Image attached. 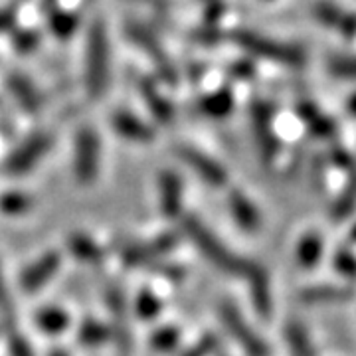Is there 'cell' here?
<instances>
[{
    "mask_svg": "<svg viewBox=\"0 0 356 356\" xmlns=\"http://www.w3.org/2000/svg\"><path fill=\"white\" fill-rule=\"evenodd\" d=\"M115 133L123 139L133 140V143H151L154 139V131L151 125H147L143 119L127 111H119L111 119Z\"/></svg>",
    "mask_w": 356,
    "mask_h": 356,
    "instance_id": "4fadbf2b",
    "label": "cell"
},
{
    "mask_svg": "<svg viewBox=\"0 0 356 356\" xmlns=\"http://www.w3.org/2000/svg\"><path fill=\"white\" fill-rule=\"evenodd\" d=\"M0 317H2V323H4L6 334H13V332L18 331L13 299H10V293H8V287H6V281H4L2 271H0Z\"/></svg>",
    "mask_w": 356,
    "mask_h": 356,
    "instance_id": "f1b7e54d",
    "label": "cell"
},
{
    "mask_svg": "<svg viewBox=\"0 0 356 356\" xmlns=\"http://www.w3.org/2000/svg\"><path fill=\"white\" fill-rule=\"evenodd\" d=\"M220 318L224 323V327L228 332L238 341V344L243 348V353L248 356H269L267 344L255 334V331L245 323L242 313L238 311V307L234 303H222L220 305Z\"/></svg>",
    "mask_w": 356,
    "mask_h": 356,
    "instance_id": "52a82bcc",
    "label": "cell"
},
{
    "mask_svg": "<svg viewBox=\"0 0 356 356\" xmlns=\"http://www.w3.org/2000/svg\"><path fill=\"white\" fill-rule=\"evenodd\" d=\"M54 2H56V0H44V4H46L48 8H50V6H51V4H54Z\"/></svg>",
    "mask_w": 356,
    "mask_h": 356,
    "instance_id": "60d3db41",
    "label": "cell"
},
{
    "mask_svg": "<svg viewBox=\"0 0 356 356\" xmlns=\"http://www.w3.org/2000/svg\"><path fill=\"white\" fill-rule=\"evenodd\" d=\"M350 297H353L350 289L337 285H317L299 293V299L305 303H339V301H348Z\"/></svg>",
    "mask_w": 356,
    "mask_h": 356,
    "instance_id": "d6986e66",
    "label": "cell"
},
{
    "mask_svg": "<svg viewBox=\"0 0 356 356\" xmlns=\"http://www.w3.org/2000/svg\"><path fill=\"white\" fill-rule=\"evenodd\" d=\"M161 311H163V303H161V299L153 291L143 289L137 295V299H135V313H137V317L143 318V321H151Z\"/></svg>",
    "mask_w": 356,
    "mask_h": 356,
    "instance_id": "83f0119b",
    "label": "cell"
},
{
    "mask_svg": "<svg viewBox=\"0 0 356 356\" xmlns=\"http://www.w3.org/2000/svg\"><path fill=\"white\" fill-rule=\"evenodd\" d=\"M36 42H38V40H36V36H34L32 32H22V34H18L16 46H18V50L28 51L36 46Z\"/></svg>",
    "mask_w": 356,
    "mask_h": 356,
    "instance_id": "8d00e7d4",
    "label": "cell"
},
{
    "mask_svg": "<svg viewBox=\"0 0 356 356\" xmlns=\"http://www.w3.org/2000/svg\"><path fill=\"white\" fill-rule=\"evenodd\" d=\"M334 267H337L343 275L350 277V280H355L356 277V257L350 254V252H346V250L337 254V257H334Z\"/></svg>",
    "mask_w": 356,
    "mask_h": 356,
    "instance_id": "d590c367",
    "label": "cell"
},
{
    "mask_svg": "<svg viewBox=\"0 0 356 356\" xmlns=\"http://www.w3.org/2000/svg\"><path fill=\"white\" fill-rule=\"evenodd\" d=\"M285 339H287V346H289L293 356H315L311 339H309L305 327L301 323L289 321L285 327Z\"/></svg>",
    "mask_w": 356,
    "mask_h": 356,
    "instance_id": "cb8c5ba5",
    "label": "cell"
},
{
    "mask_svg": "<svg viewBox=\"0 0 356 356\" xmlns=\"http://www.w3.org/2000/svg\"><path fill=\"white\" fill-rule=\"evenodd\" d=\"M178 156L191 166L192 170L202 178L206 184L214 186V188H222L228 182V172L226 168L214 161L212 156H208L202 151L194 149V147H178Z\"/></svg>",
    "mask_w": 356,
    "mask_h": 356,
    "instance_id": "30bf717a",
    "label": "cell"
},
{
    "mask_svg": "<svg viewBox=\"0 0 356 356\" xmlns=\"http://www.w3.org/2000/svg\"><path fill=\"white\" fill-rule=\"evenodd\" d=\"M218 344L220 343L214 334H204L198 343H194L188 350H184L182 356H212L216 353Z\"/></svg>",
    "mask_w": 356,
    "mask_h": 356,
    "instance_id": "836d02e7",
    "label": "cell"
},
{
    "mask_svg": "<svg viewBox=\"0 0 356 356\" xmlns=\"http://www.w3.org/2000/svg\"><path fill=\"white\" fill-rule=\"evenodd\" d=\"M77 341L81 346H89V348H95V346H102L113 341V332L111 327L105 325L97 318H86L79 329H77Z\"/></svg>",
    "mask_w": 356,
    "mask_h": 356,
    "instance_id": "2e32d148",
    "label": "cell"
},
{
    "mask_svg": "<svg viewBox=\"0 0 356 356\" xmlns=\"http://www.w3.org/2000/svg\"><path fill=\"white\" fill-rule=\"evenodd\" d=\"M248 281H250L252 301H254L257 313L267 317L269 311H271V293H269V280H267V273L261 267H257L254 273L248 277Z\"/></svg>",
    "mask_w": 356,
    "mask_h": 356,
    "instance_id": "ffe728a7",
    "label": "cell"
},
{
    "mask_svg": "<svg viewBox=\"0 0 356 356\" xmlns=\"http://www.w3.org/2000/svg\"><path fill=\"white\" fill-rule=\"evenodd\" d=\"M356 206V180H353L346 191L341 194V198L334 204V218H346L350 216V212Z\"/></svg>",
    "mask_w": 356,
    "mask_h": 356,
    "instance_id": "d6a6232c",
    "label": "cell"
},
{
    "mask_svg": "<svg viewBox=\"0 0 356 356\" xmlns=\"http://www.w3.org/2000/svg\"><path fill=\"white\" fill-rule=\"evenodd\" d=\"M159 196H161V210L166 218H178L182 214V196L184 184L177 172L166 170L159 178Z\"/></svg>",
    "mask_w": 356,
    "mask_h": 356,
    "instance_id": "7c38bea8",
    "label": "cell"
},
{
    "mask_svg": "<svg viewBox=\"0 0 356 356\" xmlns=\"http://www.w3.org/2000/svg\"><path fill=\"white\" fill-rule=\"evenodd\" d=\"M329 70H331V74H334V76L355 79L356 58H353V56H334V58L329 60Z\"/></svg>",
    "mask_w": 356,
    "mask_h": 356,
    "instance_id": "1f68e13d",
    "label": "cell"
},
{
    "mask_svg": "<svg viewBox=\"0 0 356 356\" xmlns=\"http://www.w3.org/2000/svg\"><path fill=\"white\" fill-rule=\"evenodd\" d=\"M353 240H355V242H356V228H355V232H353Z\"/></svg>",
    "mask_w": 356,
    "mask_h": 356,
    "instance_id": "b9f144b4",
    "label": "cell"
},
{
    "mask_svg": "<svg viewBox=\"0 0 356 356\" xmlns=\"http://www.w3.org/2000/svg\"><path fill=\"white\" fill-rule=\"evenodd\" d=\"M8 83V89L14 95V99L20 103V107L28 111V113H38L44 105V99H42V93L38 91V88L28 79V77L20 76V74H13V76L6 79Z\"/></svg>",
    "mask_w": 356,
    "mask_h": 356,
    "instance_id": "9a60e30c",
    "label": "cell"
},
{
    "mask_svg": "<svg viewBox=\"0 0 356 356\" xmlns=\"http://www.w3.org/2000/svg\"><path fill=\"white\" fill-rule=\"evenodd\" d=\"M14 24V13L13 10H0V32L8 30Z\"/></svg>",
    "mask_w": 356,
    "mask_h": 356,
    "instance_id": "74e56055",
    "label": "cell"
},
{
    "mask_svg": "<svg viewBox=\"0 0 356 356\" xmlns=\"http://www.w3.org/2000/svg\"><path fill=\"white\" fill-rule=\"evenodd\" d=\"M105 301L109 307L111 313V332H113V341L119 344V348L127 355L131 348V329H129V318H127V301H125V293L119 285H107L105 289Z\"/></svg>",
    "mask_w": 356,
    "mask_h": 356,
    "instance_id": "ba28073f",
    "label": "cell"
},
{
    "mask_svg": "<svg viewBox=\"0 0 356 356\" xmlns=\"http://www.w3.org/2000/svg\"><path fill=\"white\" fill-rule=\"evenodd\" d=\"M323 254V240L317 232H309L297 245V261L299 266L313 267Z\"/></svg>",
    "mask_w": 356,
    "mask_h": 356,
    "instance_id": "d4e9b609",
    "label": "cell"
},
{
    "mask_svg": "<svg viewBox=\"0 0 356 356\" xmlns=\"http://www.w3.org/2000/svg\"><path fill=\"white\" fill-rule=\"evenodd\" d=\"M60 267H62V254L60 252H48V254L38 257L34 264H30L20 273L18 283H20L22 291H26L28 295H34L38 289L46 287L54 280V275L60 271Z\"/></svg>",
    "mask_w": 356,
    "mask_h": 356,
    "instance_id": "9c48e42d",
    "label": "cell"
},
{
    "mask_svg": "<svg viewBox=\"0 0 356 356\" xmlns=\"http://www.w3.org/2000/svg\"><path fill=\"white\" fill-rule=\"evenodd\" d=\"M34 321L40 331L48 332V334H60L70 327V315L62 307H42Z\"/></svg>",
    "mask_w": 356,
    "mask_h": 356,
    "instance_id": "7402d4cb",
    "label": "cell"
},
{
    "mask_svg": "<svg viewBox=\"0 0 356 356\" xmlns=\"http://www.w3.org/2000/svg\"><path fill=\"white\" fill-rule=\"evenodd\" d=\"M77 24H79V20H77L76 14L72 13H60V10H56V13L50 16L51 32H54L58 38H70V36L76 32Z\"/></svg>",
    "mask_w": 356,
    "mask_h": 356,
    "instance_id": "f546056e",
    "label": "cell"
},
{
    "mask_svg": "<svg viewBox=\"0 0 356 356\" xmlns=\"http://www.w3.org/2000/svg\"><path fill=\"white\" fill-rule=\"evenodd\" d=\"M50 356H67V353L65 350H54Z\"/></svg>",
    "mask_w": 356,
    "mask_h": 356,
    "instance_id": "ab89813d",
    "label": "cell"
},
{
    "mask_svg": "<svg viewBox=\"0 0 356 356\" xmlns=\"http://www.w3.org/2000/svg\"><path fill=\"white\" fill-rule=\"evenodd\" d=\"M348 109H350V113L356 115V95L350 97V102H348Z\"/></svg>",
    "mask_w": 356,
    "mask_h": 356,
    "instance_id": "f35d334b",
    "label": "cell"
},
{
    "mask_svg": "<svg viewBox=\"0 0 356 356\" xmlns=\"http://www.w3.org/2000/svg\"><path fill=\"white\" fill-rule=\"evenodd\" d=\"M51 143H54V137L46 131L30 135L4 161V172L13 175V177H20V175L30 172L48 154V151L51 149Z\"/></svg>",
    "mask_w": 356,
    "mask_h": 356,
    "instance_id": "5b68a950",
    "label": "cell"
},
{
    "mask_svg": "<svg viewBox=\"0 0 356 356\" xmlns=\"http://www.w3.org/2000/svg\"><path fill=\"white\" fill-rule=\"evenodd\" d=\"M177 243V234L165 232V234L156 236L154 240H149V242L127 243L121 250V257H123V264L129 267H151L156 261H161L163 255L172 252Z\"/></svg>",
    "mask_w": 356,
    "mask_h": 356,
    "instance_id": "8992f818",
    "label": "cell"
},
{
    "mask_svg": "<svg viewBox=\"0 0 356 356\" xmlns=\"http://www.w3.org/2000/svg\"><path fill=\"white\" fill-rule=\"evenodd\" d=\"M200 111L210 119H224L234 109V97L228 89H220L216 93L206 95L202 102L198 103Z\"/></svg>",
    "mask_w": 356,
    "mask_h": 356,
    "instance_id": "603a6c76",
    "label": "cell"
},
{
    "mask_svg": "<svg viewBox=\"0 0 356 356\" xmlns=\"http://www.w3.org/2000/svg\"><path fill=\"white\" fill-rule=\"evenodd\" d=\"M182 229L188 236V240L198 248V252L220 271L248 280L257 269V266L250 259H243L238 254H234L229 248H226V243L222 242L216 234H212L202 220H198L196 216H182Z\"/></svg>",
    "mask_w": 356,
    "mask_h": 356,
    "instance_id": "6da1fadb",
    "label": "cell"
},
{
    "mask_svg": "<svg viewBox=\"0 0 356 356\" xmlns=\"http://www.w3.org/2000/svg\"><path fill=\"white\" fill-rule=\"evenodd\" d=\"M178 339H180V331L177 327H163L151 337V346L156 353H168L177 346Z\"/></svg>",
    "mask_w": 356,
    "mask_h": 356,
    "instance_id": "4dcf8cb0",
    "label": "cell"
},
{
    "mask_svg": "<svg viewBox=\"0 0 356 356\" xmlns=\"http://www.w3.org/2000/svg\"><path fill=\"white\" fill-rule=\"evenodd\" d=\"M102 161V143L97 133L91 127H83L76 137V153H74V175L81 186L93 184L99 175Z\"/></svg>",
    "mask_w": 356,
    "mask_h": 356,
    "instance_id": "3957f363",
    "label": "cell"
},
{
    "mask_svg": "<svg viewBox=\"0 0 356 356\" xmlns=\"http://www.w3.org/2000/svg\"><path fill=\"white\" fill-rule=\"evenodd\" d=\"M315 16L323 24L331 26L334 30H339L344 36H353L356 32V18L350 16L348 13H343L337 6H329V4H318L315 8Z\"/></svg>",
    "mask_w": 356,
    "mask_h": 356,
    "instance_id": "e0dca14e",
    "label": "cell"
},
{
    "mask_svg": "<svg viewBox=\"0 0 356 356\" xmlns=\"http://www.w3.org/2000/svg\"><path fill=\"white\" fill-rule=\"evenodd\" d=\"M67 245H70V252L74 254V257L79 259L81 264H91V266L102 264L103 250L99 248V243L93 242L86 234H74V236H70Z\"/></svg>",
    "mask_w": 356,
    "mask_h": 356,
    "instance_id": "ac0fdd59",
    "label": "cell"
},
{
    "mask_svg": "<svg viewBox=\"0 0 356 356\" xmlns=\"http://www.w3.org/2000/svg\"><path fill=\"white\" fill-rule=\"evenodd\" d=\"M8 350H10V356H34L28 339L20 331L8 334Z\"/></svg>",
    "mask_w": 356,
    "mask_h": 356,
    "instance_id": "e575fe53",
    "label": "cell"
},
{
    "mask_svg": "<svg viewBox=\"0 0 356 356\" xmlns=\"http://www.w3.org/2000/svg\"><path fill=\"white\" fill-rule=\"evenodd\" d=\"M140 93H143L145 102L149 105L151 113H153L159 121H163V123H170V121H172V117H175L172 105L168 103V99H166L159 89L154 88L153 83L143 81V83H140Z\"/></svg>",
    "mask_w": 356,
    "mask_h": 356,
    "instance_id": "44dd1931",
    "label": "cell"
},
{
    "mask_svg": "<svg viewBox=\"0 0 356 356\" xmlns=\"http://www.w3.org/2000/svg\"><path fill=\"white\" fill-rule=\"evenodd\" d=\"M86 83L91 97H99L105 93L109 83V42L102 22H93L89 30Z\"/></svg>",
    "mask_w": 356,
    "mask_h": 356,
    "instance_id": "7a4b0ae2",
    "label": "cell"
},
{
    "mask_svg": "<svg viewBox=\"0 0 356 356\" xmlns=\"http://www.w3.org/2000/svg\"><path fill=\"white\" fill-rule=\"evenodd\" d=\"M299 113L303 117V121L307 123V127L311 129L317 137H331L334 133V125H332L331 119L323 117L318 113L317 107H313L311 103H303L299 107Z\"/></svg>",
    "mask_w": 356,
    "mask_h": 356,
    "instance_id": "4316f807",
    "label": "cell"
},
{
    "mask_svg": "<svg viewBox=\"0 0 356 356\" xmlns=\"http://www.w3.org/2000/svg\"><path fill=\"white\" fill-rule=\"evenodd\" d=\"M229 212L234 220L238 222V226L245 232H255L261 226V214L255 208V204L243 194L242 191H232L228 196Z\"/></svg>",
    "mask_w": 356,
    "mask_h": 356,
    "instance_id": "5bb4252c",
    "label": "cell"
},
{
    "mask_svg": "<svg viewBox=\"0 0 356 356\" xmlns=\"http://www.w3.org/2000/svg\"><path fill=\"white\" fill-rule=\"evenodd\" d=\"M32 196L26 192L10 191L0 194V212L6 216H22L30 208H32Z\"/></svg>",
    "mask_w": 356,
    "mask_h": 356,
    "instance_id": "484cf974",
    "label": "cell"
},
{
    "mask_svg": "<svg viewBox=\"0 0 356 356\" xmlns=\"http://www.w3.org/2000/svg\"><path fill=\"white\" fill-rule=\"evenodd\" d=\"M234 42L257 58H266L271 62H280V64L287 65L303 64V54L297 48L275 42V40H269L266 36H259L254 32H245V30L234 32Z\"/></svg>",
    "mask_w": 356,
    "mask_h": 356,
    "instance_id": "277c9868",
    "label": "cell"
},
{
    "mask_svg": "<svg viewBox=\"0 0 356 356\" xmlns=\"http://www.w3.org/2000/svg\"><path fill=\"white\" fill-rule=\"evenodd\" d=\"M252 127H254L259 153L269 163L277 153L280 143L273 135V111L266 102H254L252 105Z\"/></svg>",
    "mask_w": 356,
    "mask_h": 356,
    "instance_id": "8fae6325",
    "label": "cell"
}]
</instances>
